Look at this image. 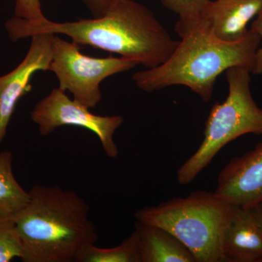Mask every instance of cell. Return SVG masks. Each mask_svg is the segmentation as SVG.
<instances>
[{"instance_id": "6da1fadb", "label": "cell", "mask_w": 262, "mask_h": 262, "mask_svg": "<svg viewBox=\"0 0 262 262\" xmlns=\"http://www.w3.org/2000/svg\"><path fill=\"white\" fill-rule=\"evenodd\" d=\"M13 42L38 33L62 34L80 46L116 53L147 69L165 63L178 46L147 7L134 0H117L103 16L56 23L13 17L5 23Z\"/></svg>"}, {"instance_id": "7a4b0ae2", "label": "cell", "mask_w": 262, "mask_h": 262, "mask_svg": "<svg viewBox=\"0 0 262 262\" xmlns=\"http://www.w3.org/2000/svg\"><path fill=\"white\" fill-rule=\"evenodd\" d=\"M177 33L181 40L165 63L133 75L139 89L151 93L170 86L184 85L208 102L217 79L226 71L239 67L251 73L261 40L251 29L236 42L222 40L203 18Z\"/></svg>"}, {"instance_id": "3957f363", "label": "cell", "mask_w": 262, "mask_h": 262, "mask_svg": "<svg viewBox=\"0 0 262 262\" xmlns=\"http://www.w3.org/2000/svg\"><path fill=\"white\" fill-rule=\"evenodd\" d=\"M23 209L13 215L24 262L75 261L98 235L82 196L58 185L34 186Z\"/></svg>"}, {"instance_id": "277c9868", "label": "cell", "mask_w": 262, "mask_h": 262, "mask_svg": "<svg viewBox=\"0 0 262 262\" xmlns=\"http://www.w3.org/2000/svg\"><path fill=\"white\" fill-rule=\"evenodd\" d=\"M233 206L215 192L199 190L146 206L135 213L137 222L159 226L173 234L198 262H225L222 241Z\"/></svg>"}, {"instance_id": "5b68a950", "label": "cell", "mask_w": 262, "mask_h": 262, "mask_svg": "<svg viewBox=\"0 0 262 262\" xmlns=\"http://www.w3.org/2000/svg\"><path fill=\"white\" fill-rule=\"evenodd\" d=\"M250 73L239 67L226 71L228 96L212 106L201 146L177 171L179 184L192 182L231 141L248 134L262 135V110L251 94Z\"/></svg>"}, {"instance_id": "8992f818", "label": "cell", "mask_w": 262, "mask_h": 262, "mask_svg": "<svg viewBox=\"0 0 262 262\" xmlns=\"http://www.w3.org/2000/svg\"><path fill=\"white\" fill-rule=\"evenodd\" d=\"M138 65L137 61L123 57L86 56L77 43L66 41L58 34L53 37L49 71L56 75L60 89L70 91L75 101L89 108L96 107L101 101L103 80Z\"/></svg>"}, {"instance_id": "52a82bcc", "label": "cell", "mask_w": 262, "mask_h": 262, "mask_svg": "<svg viewBox=\"0 0 262 262\" xmlns=\"http://www.w3.org/2000/svg\"><path fill=\"white\" fill-rule=\"evenodd\" d=\"M31 119L37 124L42 136L50 135L61 126L84 127L97 136L108 158L118 156L114 134L123 124V117L95 115L82 103L69 98L59 88L53 89L35 105L31 113Z\"/></svg>"}, {"instance_id": "ba28073f", "label": "cell", "mask_w": 262, "mask_h": 262, "mask_svg": "<svg viewBox=\"0 0 262 262\" xmlns=\"http://www.w3.org/2000/svg\"><path fill=\"white\" fill-rule=\"evenodd\" d=\"M54 35L52 33L34 34L23 61L9 73L0 77V144L6 136L19 100L32 91L33 75L40 71L50 70Z\"/></svg>"}, {"instance_id": "9c48e42d", "label": "cell", "mask_w": 262, "mask_h": 262, "mask_svg": "<svg viewBox=\"0 0 262 262\" xmlns=\"http://www.w3.org/2000/svg\"><path fill=\"white\" fill-rule=\"evenodd\" d=\"M215 194L232 206L252 208L262 202V141L230 160L218 177Z\"/></svg>"}, {"instance_id": "30bf717a", "label": "cell", "mask_w": 262, "mask_h": 262, "mask_svg": "<svg viewBox=\"0 0 262 262\" xmlns=\"http://www.w3.org/2000/svg\"><path fill=\"white\" fill-rule=\"evenodd\" d=\"M222 253L225 262H262V229L251 208L233 206Z\"/></svg>"}, {"instance_id": "8fae6325", "label": "cell", "mask_w": 262, "mask_h": 262, "mask_svg": "<svg viewBox=\"0 0 262 262\" xmlns=\"http://www.w3.org/2000/svg\"><path fill=\"white\" fill-rule=\"evenodd\" d=\"M261 10L262 0H209L202 18L217 37L236 42L247 34L248 24Z\"/></svg>"}, {"instance_id": "7c38bea8", "label": "cell", "mask_w": 262, "mask_h": 262, "mask_svg": "<svg viewBox=\"0 0 262 262\" xmlns=\"http://www.w3.org/2000/svg\"><path fill=\"white\" fill-rule=\"evenodd\" d=\"M134 231L141 262H198L178 238L159 226L137 222Z\"/></svg>"}, {"instance_id": "4fadbf2b", "label": "cell", "mask_w": 262, "mask_h": 262, "mask_svg": "<svg viewBox=\"0 0 262 262\" xmlns=\"http://www.w3.org/2000/svg\"><path fill=\"white\" fill-rule=\"evenodd\" d=\"M12 163L10 151L0 152V213L14 215L28 203L29 192L15 179Z\"/></svg>"}, {"instance_id": "5bb4252c", "label": "cell", "mask_w": 262, "mask_h": 262, "mask_svg": "<svg viewBox=\"0 0 262 262\" xmlns=\"http://www.w3.org/2000/svg\"><path fill=\"white\" fill-rule=\"evenodd\" d=\"M75 261L141 262L135 231L115 247L99 248L95 244L84 246L76 256Z\"/></svg>"}, {"instance_id": "9a60e30c", "label": "cell", "mask_w": 262, "mask_h": 262, "mask_svg": "<svg viewBox=\"0 0 262 262\" xmlns=\"http://www.w3.org/2000/svg\"><path fill=\"white\" fill-rule=\"evenodd\" d=\"M22 256V247L13 215L0 213V262Z\"/></svg>"}, {"instance_id": "2e32d148", "label": "cell", "mask_w": 262, "mask_h": 262, "mask_svg": "<svg viewBox=\"0 0 262 262\" xmlns=\"http://www.w3.org/2000/svg\"><path fill=\"white\" fill-rule=\"evenodd\" d=\"M209 0H160L167 9L179 15L174 28L186 27L202 18V12Z\"/></svg>"}, {"instance_id": "e0dca14e", "label": "cell", "mask_w": 262, "mask_h": 262, "mask_svg": "<svg viewBox=\"0 0 262 262\" xmlns=\"http://www.w3.org/2000/svg\"><path fill=\"white\" fill-rule=\"evenodd\" d=\"M15 16L30 21H42L47 19L43 14L40 0H16Z\"/></svg>"}, {"instance_id": "ac0fdd59", "label": "cell", "mask_w": 262, "mask_h": 262, "mask_svg": "<svg viewBox=\"0 0 262 262\" xmlns=\"http://www.w3.org/2000/svg\"><path fill=\"white\" fill-rule=\"evenodd\" d=\"M83 3L94 18H101L111 9L117 0H77Z\"/></svg>"}, {"instance_id": "d6986e66", "label": "cell", "mask_w": 262, "mask_h": 262, "mask_svg": "<svg viewBox=\"0 0 262 262\" xmlns=\"http://www.w3.org/2000/svg\"><path fill=\"white\" fill-rule=\"evenodd\" d=\"M251 30L258 34L262 39V10L252 22ZM251 73L253 75H262V48H258L256 52Z\"/></svg>"}, {"instance_id": "ffe728a7", "label": "cell", "mask_w": 262, "mask_h": 262, "mask_svg": "<svg viewBox=\"0 0 262 262\" xmlns=\"http://www.w3.org/2000/svg\"><path fill=\"white\" fill-rule=\"evenodd\" d=\"M251 210L253 215H254L255 220H256L258 225L262 229V202L253 206L252 208H251Z\"/></svg>"}]
</instances>
